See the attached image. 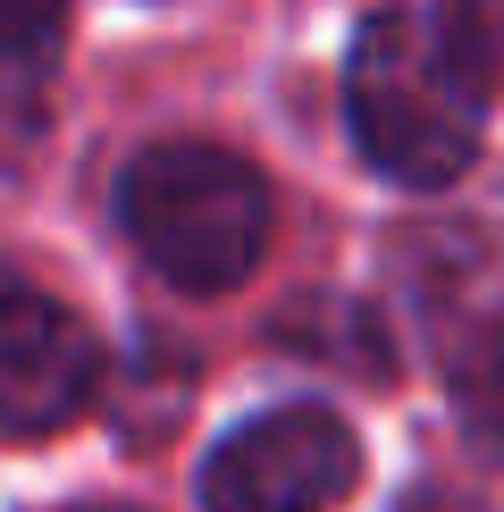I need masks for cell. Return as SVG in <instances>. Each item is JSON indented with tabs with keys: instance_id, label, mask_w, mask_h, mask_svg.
Returning <instances> with one entry per match:
<instances>
[{
	"instance_id": "6da1fadb",
	"label": "cell",
	"mask_w": 504,
	"mask_h": 512,
	"mask_svg": "<svg viewBox=\"0 0 504 512\" xmlns=\"http://www.w3.org/2000/svg\"><path fill=\"white\" fill-rule=\"evenodd\" d=\"M345 126L395 185H454L479 160L488 93L454 68L429 9H370L345 59Z\"/></svg>"
},
{
	"instance_id": "7a4b0ae2",
	"label": "cell",
	"mask_w": 504,
	"mask_h": 512,
	"mask_svg": "<svg viewBox=\"0 0 504 512\" xmlns=\"http://www.w3.org/2000/svg\"><path fill=\"white\" fill-rule=\"evenodd\" d=\"M118 219L168 286L227 294L269 244V185L227 143H152L118 185Z\"/></svg>"
},
{
	"instance_id": "3957f363",
	"label": "cell",
	"mask_w": 504,
	"mask_h": 512,
	"mask_svg": "<svg viewBox=\"0 0 504 512\" xmlns=\"http://www.w3.org/2000/svg\"><path fill=\"white\" fill-rule=\"evenodd\" d=\"M362 479V437L328 403H286L227 429L202 462V512H328Z\"/></svg>"
},
{
	"instance_id": "277c9868",
	"label": "cell",
	"mask_w": 504,
	"mask_h": 512,
	"mask_svg": "<svg viewBox=\"0 0 504 512\" xmlns=\"http://www.w3.org/2000/svg\"><path fill=\"white\" fill-rule=\"evenodd\" d=\"M101 345L93 328L42 294L34 277L0 269V437H51L93 403Z\"/></svg>"
},
{
	"instance_id": "5b68a950",
	"label": "cell",
	"mask_w": 504,
	"mask_h": 512,
	"mask_svg": "<svg viewBox=\"0 0 504 512\" xmlns=\"http://www.w3.org/2000/svg\"><path fill=\"white\" fill-rule=\"evenodd\" d=\"M454 420L488 462H504V319L462 336V353H454Z\"/></svg>"
},
{
	"instance_id": "8992f818",
	"label": "cell",
	"mask_w": 504,
	"mask_h": 512,
	"mask_svg": "<svg viewBox=\"0 0 504 512\" xmlns=\"http://www.w3.org/2000/svg\"><path fill=\"white\" fill-rule=\"evenodd\" d=\"M59 0H0V101H26L59 59Z\"/></svg>"
},
{
	"instance_id": "52a82bcc",
	"label": "cell",
	"mask_w": 504,
	"mask_h": 512,
	"mask_svg": "<svg viewBox=\"0 0 504 512\" xmlns=\"http://www.w3.org/2000/svg\"><path fill=\"white\" fill-rule=\"evenodd\" d=\"M437 34H446L454 68L504 101V0H437Z\"/></svg>"
}]
</instances>
